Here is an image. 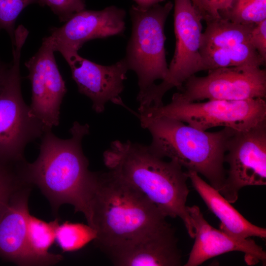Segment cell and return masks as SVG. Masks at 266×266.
I'll use <instances>...</instances> for the list:
<instances>
[{
  "instance_id": "1",
  "label": "cell",
  "mask_w": 266,
  "mask_h": 266,
  "mask_svg": "<svg viewBox=\"0 0 266 266\" xmlns=\"http://www.w3.org/2000/svg\"><path fill=\"white\" fill-rule=\"evenodd\" d=\"M71 137L63 139L47 130L41 137L39 154L33 163L26 160L19 164L24 180L36 185L57 211L64 204L82 213L87 222L90 217V202L97 172L88 169L82 142L90 132L87 124L74 122L69 130Z\"/></svg>"
},
{
  "instance_id": "2",
  "label": "cell",
  "mask_w": 266,
  "mask_h": 266,
  "mask_svg": "<svg viewBox=\"0 0 266 266\" xmlns=\"http://www.w3.org/2000/svg\"><path fill=\"white\" fill-rule=\"evenodd\" d=\"M104 165L117 178L142 194L166 217H179L189 236L195 232L186 206V172L176 162L166 161L145 145L112 141L103 154Z\"/></svg>"
},
{
  "instance_id": "3",
  "label": "cell",
  "mask_w": 266,
  "mask_h": 266,
  "mask_svg": "<svg viewBox=\"0 0 266 266\" xmlns=\"http://www.w3.org/2000/svg\"><path fill=\"white\" fill-rule=\"evenodd\" d=\"M89 208L87 224L102 251L167 223L154 204L108 170L97 172Z\"/></svg>"
},
{
  "instance_id": "4",
  "label": "cell",
  "mask_w": 266,
  "mask_h": 266,
  "mask_svg": "<svg viewBox=\"0 0 266 266\" xmlns=\"http://www.w3.org/2000/svg\"><path fill=\"white\" fill-rule=\"evenodd\" d=\"M137 116L141 126L151 134L149 147L153 153L177 162L187 171L201 174L220 192L226 177L224 165L227 144L235 130L224 128L209 132L172 118Z\"/></svg>"
},
{
  "instance_id": "5",
  "label": "cell",
  "mask_w": 266,
  "mask_h": 266,
  "mask_svg": "<svg viewBox=\"0 0 266 266\" xmlns=\"http://www.w3.org/2000/svg\"><path fill=\"white\" fill-rule=\"evenodd\" d=\"M173 7L168 1L147 8L133 5L129 13L132 23L131 35L125 57L129 70L136 74L139 91L144 94L157 80H164L168 72L165 43L164 27Z\"/></svg>"
},
{
  "instance_id": "6",
  "label": "cell",
  "mask_w": 266,
  "mask_h": 266,
  "mask_svg": "<svg viewBox=\"0 0 266 266\" xmlns=\"http://www.w3.org/2000/svg\"><path fill=\"white\" fill-rule=\"evenodd\" d=\"M26 40L23 35L15 38L13 61L0 92V162L3 163L16 164L25 161L26 146L50 130L32 113L22 97L20 62Z\"/></svg>"
},
{
  "instance_id": "7",
  "label": "cell",
  "mask_w": 266,
  "mask_h": 266,
  "mask_svg": "<svg viewBox=\"0 0 266 266\" xmlns=\"http://www.w3.org/2000/svg\"><path fill=\"white\" fill-rule=\"evenodd\" d=\"M138 115L172 118L204 131L218 127L243 131L266 123V101L258 98L186 102L172 98L168 104L148 107Z\"/></svg>"
},
{
  "instance_id": "8",
  "label": "cell",
  "mask_w": 266,
  "mask_h": 266,
  "mask_svg": "<svg viewBox=\"0 0 266 266\" xmlns=\"http://www.w3.org/2000/svg\"><path fill=\"white\" fill-rule=\"evenodd\" d=\"M173 6L174 54L166 78L160 84H154L140 98V103L144 107L162 105L167 91L174 87L180 88L190 76L204 70L200 54L202 19L191 0H174Z\"/></svg>"
},
{
  "instance_id": "9",
  "label": "cell",
  "mask_w": 266,
  "mask_h": 266,
  "mask_svg": "<svg viewBox=\"0 0 266 266\" xmlns=\"http://www.w3.org/2000/svg\"><path fill=\"white\" fill-rule=\"evenodd\" d=\"M178 89L172 98L186 102L266 99V71L255 66L217 68L190 76Z\"/></svg>"
},
{
  "instance_id": "10",
  "label": "cell",
  "mask_w": 266,
  "mask_h": 266,
  "mask_svg": "<svg viewBox=\"0 0 266 266\" xmlns=\"http://www.w3.org/2000/svg\"><path fill=\"white\" fill-rule=\"evenodd\" d=\"M229 169L219 193L235 202L244 187L266 184V123L250 130L235 131L225 156Z\"/></svg>"
},
{
  "instance_id": "11",
  "label": "cell",
  "mask_w": 266,
  "mask_h": 266,
  "mask_svg": "<svg viewBox=\"0 0 266 266\" xmlns=\"http://www.w3.org/2000/svg\"><path fill=\"white\" fill-rule=\"evenodd\" d=\"M51 46L43 40L37 52L25 63L32 85V113L48 129L59 125L60 110L66 93Z\"/></svg>"
},
{
  "instance_id": "12",
  "label": "cell",
  "mask_w": 266,
  "mask_h": 266,
  "mask_svg": "<svg viewBox=\"0 0 266 266\" xmlns=\"http://www.w3.org/2000/svg\"><path fill=\"white\" fill-rule=\"evenodd\" d=\"M125 9L115 5L100 10L80 11L61 27L54 28L51 34L43 39L54 51L78 52L86 42L121 35L125 29Z\"/></svg>"
},
{
  "instance_id": "13",
  "label": "cell",
  "mask_w": 266,
  "mask_h": 266,
  "mask_svg": "<svg viewBox=\"0 0 266 266\" xmlns=\"http://www.w3.org/2000/svg\"><path fill=\"white\" fill-rule=\"evenodd\" d=\"M61 54L70 68L78 92L91 99L96 112L102 113L109 101L129 109L120 96L129 70L123 58L113 65L103 66L83 58L78 52Z\"/></svg>"
},
{
  "instance_id": "14",
  "label": "cell",
  "mask_w": 266,
  "mask_h": 266,
  "mask_svg": "<svg viewBox=\"0 0 266 266\" xmlns=\"http://www.w3.org/2000/svg\"><path fill=\"white\" fill-rule=\"evenodd\" d=\"M115 266H179L182 255L168 223L155 230L103 250Z\"/></svg>"
},
{
  "instance_id": "15",
  "label": "cell",
  "mask_w": 266,
  "mask_h": 266,
  "mask_svg": "<svg viewBox=\"0 0 266 266\" xmlns=\"http://www.w3.org/2000/svg\"><path fill=\"white\" fill-rule=\"evenodd\" d=\"M187 208L194 229L195 241L185 266H198L213 257L233 251L244 253L247 264L265 263V251L253 240L232 237L211 226L198 206Z\"/></svg>"
},
{
  "instance_id": "16",
  "label": "cell",
  "mask_w": 266,
  "mask_h": 266,
  "mask_svg": "<svg viewBox=\"0 0 266 266\" xmlns=\"http://www.w3.org/2000/svg\"><path fill=\"white\" fill-rule=\"evenodd\" d=\"M29 186L18 190L0 215V258L19 266H33L27 245Z\"/></svg>"
},
{
  "instance_id": "17",
  "label": "cell",
  "mask_w": 266,
  "mask_h": 266,
  "mask_svg": "<svg viewBox=\"0 0 266 266\" xmlns=\"http://www.w3.org/2000/svg\"><path fill=\"white\" fill-rule=\"evenodd\" d=\"M186 172L193 187L208 209L220 221L219 230L234 238L244 239L251 236L266 237V229L250 223L230 202L195 171Z\"/></svg>"
},
{
  "instance_id": "18",
  "label": "cell",
  "mask_w": 266,
  "mask_h": 266,
  "mask_svg": "<svg viewBox=\"0 0 266 266\" xmlns=\"http://www.w3.org/2000/svg\"><path fill=\"white\" fill-rule=\"evenodd\" d=\"M58 219L46 222L30 214L28 222L27 245L33 266H46L58 263L62 256L50 253L55 241Z\"/></svg>"
},
{
  "instance_id": "19",
  "label": "cell",
  "mask_w": 266,
  "mask_h": 266,
  "mask_svg": "<svg viewBox=\"0 0 266 266\" xmlns=\"http://www.w3.org/2000/svg\"><path fill=\"white\" fill-rule=\"evenodd\" d=\"M200 54L204 70L243 66L261 67L266 61L249 42L226 48H200Z\"/></svg>"
},
{
  "instance_id": "20",
  "label": "cell",
  "mask_w": 266,
  "mask_h": 266,
  "mask_svg": "<svg viewBox=\"0 0 266 266\" xmlns=\"http://www.w3.org/2000/svg\"><path fill=\"white\" fill-rule=\"evenodd\" d=\"M200 48H221L249 42L255 24H242L221 18L206 22Z\"/></svg>"
},
{
  "instance_id": "21",
  "label": "cell",
  "mask_w": 266,
  "mask_h": 266,
  "mask_svg": "<svg viewBox=\"0 0 266 266\" xmlns=\"http://www.w3.org/2000/svg\"><path fill=\"white\" fill-rule=\"evenodd\" d=\"M96 238V231L88 224L66 221L56 230L55 241L63 252L77 251Z\"/></svg>"
},
{
  "instance_id": "22",
  "label": "cell",
  "mask_w": 266,
  "mask_h": 266,
  "mask_svg": "<svg viewBox=\"0 0 266 266\" xmlns=\"http://www.w3.org/2000/svg\"><path fill=\"white\" fill-rule=\"evenodd\" d=\"M220 17L239 24H258L266 19V0H234Z\"/></svg>"
},
{
  "instance_id": "23",
  "label": "cell",
  "mask_w": 266,
  "mask_h": 266,
  "mask_svg": "<svg viewBox=\"0 0 266 266\" xmlns=\"http://www.w3.org/2000/svg\"><path fill=\"white\" fill-rule=\"evenodd\" d=\"M26 185H30L23 178L18 164L0 162V215L12 196Z\"/></svg>"
},
{
  "instance_id": "24",
  "label": "cell",
  "mask_w": 266,
  "mask_h": 266,
  "mask_svg": "<svg viewBox=\"0 0 266 266\" xmlns=\"http://www.w3.org/2000/svg\"><path fill=\"white\" fill-rule=\"evenodd\" d=\"M37 0H0V30H4L14 41L15 24L22 11Z\"/></svg>"
},
{
  "instance_id": "25",
  "label": "cell",
  "mask_w": 266,
  "mask_h": 266,
  "mask_svg": "<svg viewBox=\"0 0 266 266\" xmlns=\"http://www.w3.org/2000/svg\"><path fill=\"white\" fill-rule=\"evenodd\" d=\"M37 3L49 7L64 22L86 7L85 0H37Z\"/></svg>"
},
{
  "instance_id": "26",
  "label": "cell",
  "mask_w": 266,
  "mask_h": 266,
  "mask_svg": "<svg viewBox=\"0 0 266 266\" xmlns=\"http://www.w3.org/2000/svg\"><path fill=\"white\" fill-rule=\"evenodd\" d=\"M234 0H200V15L205 22L221 18Z\"/></svg>"
},
{
  "instance_id": "27",
  "label": "cell",
  "mask_w": 266,
  "mask_h": 266,
  "mask_svg": "<svg viewBox=\"0 0 266 266\" xmlns=\"http://www.w3.org/2000/svg\"><path fill=\"white\" fill-rule=\"evenodd\" d=\"M249 43L266 61V19L255 25L250 33Z\"/></svg>"
},
{
  "instance_id": "28",
  "label": "cell",
  "mask_w": 266,
  "mask_h": 266,
  "mask_svg": "<svg viewBox=\"0 0 266 266\" xmlns=\"http://www.w3.org/2000/svg\"><path fill=\"white\" fill-rule=\"evenodd\" d=\"M10 66L0 60V92L1 91L7 77Z\"/></svg>"
},
{
  "instance_id": "29",
  "label": "cell",
  "mask_w": 266,
  "mask_h": 266,
  "mask_svg": "<svg viewBox=\"0 0 266 266\" xmlns=\"http://www.w3.org/2000/svg\"><path fill=\"white\" fill-rule=\"evenodd\" d=\"M136 5L142 8H147L165 0H133Z\"/></svg>"
},
{
  "instance_id": "30",
  "label": "cell",
  "mask_w": 266,
  "mask_h": 266,
  "mask_svg": "<svg viewBox=\"0 0 266 266\" xmlns=\"http://www.w3.org/2000/svg\"><path fill=\"white\" fill-rule=\"evenodd\" d=\"M191 1L197 11L200 14V0H191Z\"/></svg>"
}]
</instances>
